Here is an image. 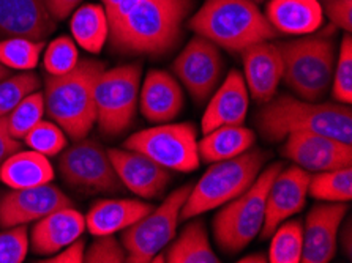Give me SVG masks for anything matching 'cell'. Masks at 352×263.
<instances>
[{
  "label": "cell",
  "mask_w": 352,
  "mask_h": 263,
  "mask_svg": "<svg viewBox=\"0 0 352 263\" xmlns=\"http://www.w3.org/2000/svg\"><path fill=\"white\" fill-rule=\"evenodd\" d=\"M70 29L79 46L92 54H98L109 38L108 13L103 5L85 3L73 12Z\"/></svg>",
  "instance_id": "obj_28"
},
{
  "label": "cell",
  "mask_w": 352,
  "mask_h": 263,
  "mask_svg": "<svg viewBox=\"0 0 352 263\" xmlns=\"http://www.w3.org/2000/svg\"><path fill=\"white\" fill-rule=\"evenodd\" d=\"M24 142L30 150L45 157H56L65 150L67 136L65 131L54 122H38L24 136Z\"/></svg>",
  "instance_id": "obj_33"
},
{
  "label": "cell",
  "mask_w": 352,
  "mask_h": 263,
  "mask_svg": "<svg viewBox=\"0 0 352 263\" xmlns=\"http://www.w3.org/2000/svg\"><path fill=\"white\" fill-rule=\"evenodd\" d=\"M10 76V69L7 67H3L2 63H0V80L8 78Z\"/></svg>",
  "instance_id": "obj_46"
},
{
  "label": "cell",
  "mask_w": 352,
  "mask_h": 263,
  "mask_svg": "<svg viewBox=\"0 0 352 263\" xmlns=\"http://www.w3.org/2000/svg\"><path fill=\"white\" fill-rule=\"evenodd\" d=\"M124 147L146 155L168 170L193 172L201 163L196 128L191 123H160L131 134Z\"/></svg>",
  "instance_id": "obj_10"
},
{
  "label": "cell",
  "mask_w": 352,
  "mask_h": 263,
  "mask_svg": "<svg viewBox=\"0 0 352 263\" xmlns=\"http://www.w3.org/2000/svg\"><path fill=\"white\" fill-rule=\"evenodd\" d=\"M333 100L341 104H351L352 101V38L346 35L341 41L337 63L332 76Z\"/></svg>",
  "instance_id": "obj_36"
},
{
  "label": "cell",
  "mask_w": 352,
  "mask_h": 263,
  "mask_svg": "<svg viewBox=\"0 0 352 263\" xmlns=\"http://www.w3.org/2000/svg\"><path fill=\"white\" fill-rule=\"evenodd\" d=\"M325 13L330 23L349 34L352 29V0H329L325 3Z\"/></svg>",
  "instance_id": "obj_39"
},
{
  "label": "cell",
  "mask_w": 352,
  "mask_h": 263,
  "mask_svg": "<svg viewBox=\"0 0 352 263\" xmlns=\"http://www.w3.org/2000/svg\"><path fill=\"white\" fill-rule=\"evenodd\" d=\"M58 170L68 186L84 194H111L124 186L108 152L98 142L85 137L63 152Z\"/></svg>",
  "instance_id": "obj_11"
},
{
  "label": "cell",
  "mask_w": 352,
  "mask_h": 263,
  "mask_svg": "<svg viewBox=\"0 0 352 263\" xmlns=\"http://www.w3.org/2000/svg\"><path fill=\"white\" fill-rule=\"evenodd\" d=\"M84 254H85V241L78 238L73 241L65 248L60 249L56 254H52L50 260L52 263H82L84 262Z\"/></svg>",
  "instance_id": "obj_40"
},
{
  "label": "cell",
  "mask_w": 352,
  "mask_h": 263,
  "mask_svg": "<svg viewBox=\"0 0 352 263\" xmlns=\"http://www.w3.org/2000/svg\"><path fill=\"white\" fill-rule=\"evenodd\" d=\"M188 27L196 35L236 54L256 43L274 40L278 34L254 0H206Z\"/></svg>",
  "instance_id": "obj_3"
},
{
  "label": "cell",
  "mask_w": 352,
  "mask_h": 263,
  "mask_svg": "<svg viewBox=\"0 0 352 263\" xmlns=\"http://www.w3.org/2000/svg\"><path fill=\"white\" fill-rule=\"evenodd\" d=\"M264 163L265 153L252 148L236 158L212 163L199 181L191 186L180 211V221L215 210L243 194L258 179Z\"/></svg>",
  "instance_id": "obj_5"
},
{
  "label": "cell",
  "mask_w": 352,
  "mask_h": 263,
  "mask_svg": "<svg viewBox=\"0 0 352 263\" xmlns=\"http://www.w3.org/2000/svg\"><path fill=\"white\" fill-rule=\"evenodd\" d=\"M141 65L103 69L95 85V107L100 131L119 136L135 119L141 90Z\"/></svg>",
  "instance_id": "obj_8"
},
{
  "label": "cell",
  "mask_w": 352,
  "mask_h": 263,
  "mask_svg": "<svg viewBox=\"0 0 352 263\" xmlns=\"http://www.w3.org/2000/svg\"><path fill=\"white\" fill-rule=\"evenodd\" d=\"M163 260L168 263H218L209 235L201 221L190 222L174 240L162 251Z\"/></svg>",
  "instance_id": "obj_27"
},
{
  "label": "cell",
  "mask_w": 352,
  "mask_h": 263,
  "mask_svg": "<svg viewBox=\"0 0 352 263\" xmlns=\"http://www.w3.org/2000/svg\"><path fill=\"white\" fill-rule=\"evenodd\" d=\"M281 163L261 172L254 183L243 194L223 205L213 218V237L225 254H237L261 233L265 218V198Z\"/></svg>",
  "instance_id": "obj_6"
},
{
  "label": "cell",
  "mask_w": 352,
  "mask_h": 263,
  "mask_svg": "<svg viewBox=\"0 0 352 263\" xmlns=\"http://www.w3.org/2000/svg\"><path fill=\"white\" fill-rule=\"evenodd\" d=\"M283 79L305 101H319L332 84L335 68L333 41L327 36H305L278 45Z\"/></svg>",
  "instance_id": "obj_7"
},
{
  "label": "cell",
  "mask_w": 352,
  "mask_h": 263,
  "mask_svg": "<svg viewBox=\"0 0 352 263\" xmlns=\"http://www.w3.org/2000/svg\"><path fill=\"white\" fill-rule=\"evenodd\" d=\"M173 69L197 103L213 93L220 82L223 58L220 47L204 36L196 35L175 58Z\"/></svg>",
  "instance_id": "obj_12"
},
{
  "label": "cell",
  "mask_w": 352,
  "mask_h": 263,
  "mask_svg": "<svg viewBox=\"0 0 352 263\" xmlns=\"http://www.w3.org/2000/svg\"><path fill=\"white\" fill-rule=\"evenodd\" d=\"M152 208L148 203L133 198H106L90 208L85 216V227L95 237L114 235L140 221Z\"/></svg>",
  "instance_id": "obj_23"
},
{
  "label": "cell",
  "mask_w": 352,
  "mask_h": 263,
  "mask_svg": "<svg viewBox=\"0 0 352 263\" xmlns=\"http://www.w3.org/2000/svg\"><path fill=\"white\" fill-rule=\"evenodd\" d=\"M311 174L298 165L281 169L272 181L265 198V218L261 237L269 238L286 219L300 213L307 203Z\"/></svg>",
  "instance_id": "obj_14"
},
{
  "label": "cell",
  "mask_w": 352,
  "mask_h": 263,
  "mask_svg": "<svg viewBox=\"0 0 352 263\" xmlns=\"http://www.w3.org/2000/svg\"><path fill=\"white\" fill-rule=\"evenodd\" d=\"M265 18L281 34L308 35L322 25L324 10L318 0H270Z\"/></svg>",
  "instance_id": "obj_24"
},
{
  "label": "cell",
  "mask_w": 352,
  "mask_h": 263,
  "mask_svg": "<svg viewBox=\"0 0 352 263\" xmlns=\"http://www.w3.org/2000/svg\"><path fill=\"white\" fill-rule=\"evenodd\" d=\"M45 114V96L43 93L32 92L21 101L14 109L7 115V126L10 134L14 139H24L36 123L41 122Z\"/></svg>",
  "instance_id": "obj_32"
},
{
  "label": "cell",
  "mask_w": 352,
  "mask_h": 263,
  "mask_svg": "<svg viewBox=\"0 0 352 263\" xmlns=\"http://www.w3.org/2000/svg\"><path fill=\"white\" fill-rule=\"evenodd\" d=\"M243 79L250 96L258 103L274 98L283 79V58L278 45L267 41L256 43L242 52Z\"/></svg>",
  "instance_id": "obj_18"
},
{
  "label": "cell",
  "mask_w": 352,
  "mask_h": 263,
  "mask_svg": "<svg viewBox=\"0 0 352 263\" xmlns=\"http://www.w3.org/2000/svg\"><path fill=\"white\" fill-rule=\"evenodd\" d=\"M0 180L12 190H24L51 183L54 180V169L45 155L34 150H19L0 165Z\"/></svg>",
  "instance_id": "obj_25"
},
{
  "label": "cell",
  "mask_w": 352,
  "mask_h": 263,
  "mask_svg": "<svg viewBox=\"0 0 352 263\" xmlns=\"http://www.w3.org/2000/svg\"><path fill=\"white\" fill-rule=\"evenodd\" d=\"M142 2L144 0H119V3H117V7L113 12V14L109 16V29H111V25L117 23V21L124 18V16L130 12L131 8H135L136 5H140Z\"/></svg>",
  "instance_id": "obj_43"
},
{
  "label": "cell",
  "mask_w": 352,
  "mask_h": 263,
  "mask_svg": "<svg viewBox=\"0 0 352 263\" xmlns=\"http://www.w3.org/2000/svg\"><path fill=\"white\" fill-rule=\"evenodd\" d=\"M43 41H35L23 36L0 40V63L8 69L30 71L38 65Z\"/></svg>",
  "instance_id": "obj_31"
},
{
  "label": "cell",
  "mask_w": 352,
  "mask_h": 263,
  "mask_svg": "<svg viewBox=\"0 0 352 263\" xmlns=\"http://www.w3.org/2000/svg\"><path fill=\"white\" fill-rule=\"evenodd\" d=\"M81 2L82 0H45L47 12L56 21H62L70 16Z\"/></svg>",
  "instance_id": "obj_42"
},
{
  "label": "cell",
  "mask_w": 352,
  "mask_h": 263,
  "mask_svg": "<svg viewBox=\"0 0 352 263\" xmlns=\"http://www.w3.org/2000/svg\"><path fill=\"white\" fill-rule=\"evenodd\" d=\"M308 194L322 202H349L352 198V169L316 172L310 179Z\"/></svg>",
  "instance_id": "obj_29"
},
{
  "label": "cell",
  "mask_w": 352,
  "mask_h": 263,
  "mask_svg": "<svg viewBox=\"0 0 352 263\" xmlns=\"http://www.w3.org/2000/svg\"><path fill=\"white\" fill-rule=\"evenodd\" d=\"M254 2H263V0H254Z\"/></svg>",
  "instance_id": "obj_47"
},
{
  "label": "cell",
  "mask_w": 352,
  "mask_h": 263,
  "mask_svg": "<svg viewBox=\"0 0 352 263\" xmlns=\"http://www.w3.org/2000/svg\"><path fill=\"white\" fill-rule=\"evenodd\" d=\"M258 114V128L269 141L296 133H313L352 144V112L348 104L318 103L289 95L274 96Z\"/></svg>",
  "instance_id": "obj_2"
},
{
  "label": "cell",
  "mask_w": 352,
  "mask_h": 263,
  "mask_svg": "<svg viewBox=\"0 0 352 263\" xmlns=\"http://www.w3.org/2000/svg\"><path fill=\"white\" fill-rule=\"evenodd\" d=\"M140 92L141 112L148 122H173L184 107L182 87L163 69L148 71Z\"/></svg>",
  "instance_id": "obj_22"
},
{
  "label": "cell",
  "mask_w": 352,
  "mask_h": 263,
  "mask_svg": "<svg viewBox=\"0 0 352 263\" xmlns=\"http://www.w3.org/2000/svg\"><path fill=\"white\" fill-rule=\"evenodd\" d=\"M79 52L76 43L68 36H58L47 45L45 52V68L51 76H63L78 65Z\"/></svg>",
  "instance_id": "obj_35"
},
{
  "label": "cell",
  "mask_w": 352,
  "mask_h": 263,
  "mask_svg": "<svg viewBox=\"0 0 352 263\" xmlns=\"http://www.w3.org/2000/svg\"><path fill=\"white\" fill-rule=\"evenodd\" d=\"M21 142L14 139L8 131L7 115L0 117V165L5 163V159L12 157L13 153L19 152Z\"/></svg>",
  "instance_id": "obj_41"
},
{
  "label": "cell",
  "mask_w": 352,
  "mask_h": 263,
  "mask_svg": "<svg viewBox=\"0 0 352 263\" xmlns=\"http://www.w3.org/2000/svg\"><path fill=\"white\" fill-rule=\"evenodd\" d=\"M283 157L298 168L311 172H325L352 165V144L313 133H296L286 137Z\"/></svg>",
  "instance_id": "obj_13"
},
{
  "label": "cell",
  "mask_w": 352,
  "mask_h": 263,
  "mask_svg": "<svg viewBox=\"0 0 352 263\" xmlns=\"http://www.w3.org/2000/svg\"><path fill=\"white\" fill-rule=\"evenodd\" d=\"M62 207H72V201L54 185L13 190L0 198V227L10 229L38 221Z\"/></svg>",
  "instance_id": "obj_15"
},
{
  "label": "cell",
  "mask_w": 352,
  "mask_h": 263,
  "mask_svg": "<svg viewBox=\"0 0 352 263\" xmlns=\"http://www.w3.org/2000/svg\"><path fill=\"white\" fill-rule=\"evenodd\" d=\"M125 260L126 251L113 235H101L84 254V262L87 263H122Z\"/></svg>",
  "instance_id": "obj_38"
},
{
  "label": "cell",
  "mask_w": 352,
  "mask_h": 263,
  "mask_svg": "<svg viewBox=\"0 0 352 263\" xmlns=\"http://www.w3.org/2000/svg\"><path fill=\"white\" fill-rule=\"evenodd\" d=\"M250 93L245 84L243 74L231 69L223 84L213 93L201 119L202 134L215 130L218 126L243 125L248 114Z\"/></svg>",
  "instance_id": "obj_20"
},
{
  "label": "cell",
  "mask_w": 352,
  "mask_h": 263,
  "mask_svg": "<svg viewBox=\"0 0 352 263\" xmlns=\"http://www.w3.org/2000/svg\"><path fill=\"white\" fill-rule=\"evenodd\" d=\"M191 191V185H185L170 192L162 205L152 208L146 216L130 227L122 230V246L126 251L130 263H147L160 254L177 235L180 211Z\"/></svg>",
  "instance_id": "obj_9"
},
{
  "label": "cell",
  "mask_w": 352,
  "mask_h": 263,
  "mask_svg": "<svg viewBox=\"0 0 352 263\" xmlns=\"http://www.w3.org/2000/svg\"><path fill=\"white\" fill-rule=\"evenodd\" d=\"M104 65L97 60H79L70 73L46 78L45 111L73 141L84 139L97 123L95 85Z\"/></svg>",
  "instance_id": "obj_4"
},
{
  "label": "cell",
  "mask_w": 352,
  "mask_h": 263,
  "mask_svg": "<svg viewBox=\"0 0 352 263\" xmlns=\"http://www.w3.org/2000/svg\"><path fill=\"white\" fill-rule=\"evenodd\" d=\"M108 155L122 185L133 194L142 198H153L166 190L170 181L169 170L147 158L146 155L126 148H113Z\"/></svg>",
  "instance_id": "obj_17"
},
{
  "label": "cell",
  "mask_w": 352,
  "mask_h": 263,
  "mask_svg": "<svg viewBox=\"0 0 352 263\" xmlns=\"http://www.w3.org/2000/svg\"><path fill=\"white\" fill-rule=\"evenodd\" d=\"M303 251V225L297 219L281 222L272 233L267 259L272 263H298Z\"/></svg>",
  "instance_id": "obj_30"
},
{
  "label": "cell",
  "mask_w": 352,
  "mask_h": 263,
  "mask_svg": "<svg viewBox=\"0 0 352 263\" xmlns=\"http://www.w3.org/2000/svg\"><path fill=\"white\" fill-rule=\"evenodd\" d=\"M256 136L252 130L243 125L218 126L215 130L204 134L197 142L199 158L204 163H218L236 158L239 155L248 152L253 147Z\"/></svg>",
  "instance_id": "obj_26"
},
{
  "label": "cell",
  "mask_w": 352,
  "mask_h": 263,
  "mask_svg": "<svg viewBox=\"0 0 352 263\" xmlns=\"http://www.w3.org/2000/svg\"><path fill=\"white\" fill-rule=\"evenodd\" d=\"M28 251L29 237L25 225H16L0 232V263L24 262Z\"/></svg>",
  "instance_id": "obj_37"
},
{
  "label": "cell",
  "mask_w": 352,
  "mask_h": 263,
  "mask_svg": "<svg viewBox=\"0 0 352 263\" xmlns=\"http://www.w3.org/2000/svg\"><path fill=\"white\" fill-rule=\"evenodd\" d=\"M40 87V80L34 73H23L0 80V117L8 115L25 96Z\"/></svg>",
  "instance_id": "obj_34"
},
{
  "label": "cell",
  "mask_w": 352,
  "mask_h": 263,
  "mask_svg": "<svg viewBox=\"0 0 352 263\" xmlns=\"http://www.w3.org/2000/svg\"><path fill=\"white\" fill-rule=\"evenodd\" d=\"M56 29L45 0H0V40L23 36L43 41Z\"/></svg>",
  "instance_id": "obj_19"
},
{
  "label": "cell",
  "mask_w": 352,
  "mask_h": 263,
  "mask_svg": "<svg viewBox=\"0 0 352 263\" xmlns=\"http://www.w3.org/2000/svg\"><path fill=\"white\" fill-rule=\"evenodd\" d=\"M348 205L343 202H325L313 207L303 227V263H329L338 248V233Z\"/></svg>",
  "instance_id": "obj_16"
},
{
  "label": "cell",
  "mask_w": 352,
  "mask_h": 263,
  "mask_svg": "<svg viewBox=\"0 0 352 263\" xmlns=\"http://www.w3.org/2000/svg\"><path fill=\"white\" fill-rule=\"evenodd\" d=\"M239 262H242V263H265V262H269V259H267V255H264V254H252V255H247V257H242V260H239Z\"/></svg>",
  "instance_id": "obj_44"
},
{
  "label": "cell",
  "mask_w": 352,
  "mask_h": 263,
  "mask_svg": "<svg viewBox=\"0 0 352 263\" xmlns=\"http://www.w3.org/2000/svg\"><path fill=\"white\" fill-rule=\"evenodd\" d=\"M101 5H103L104 7V10H106V13H108V18L111 14H113V12L116 10V7H117V3H119V0H101Z\"/></svg>",
  "instance_id": "obj_45"
},
{
  "label": "cell",
  "mask_w": 352,
  "mask_h": 263,
  "mask_svg": "<svg viewBox=\"0 0 352 263\" xmlns=\"http://www.w3.org/2000/svg\"><path fill=\"white\" fill-rule=\"evenodd\" d=\"M85 218L73 207H62L36 221L32 229V251L40 255H52L73 241L81 238Z\"/></svg>",
  "instance_id": "obj_21"
},
{
  "label": "cell",
  "mask_w": 352,
  "mask_h": 263,
  "mask_svg": "<svg viewBox=\"0 0 352 263\" xmlns=\"http://www.w3.org/2000/svg\"><path fill=\"white\" fill-rule=\"evenodd\" d=\"M191 0H144L111 25L114 49L126 54L162 56L180 36Z\"/></svg>",
  "instance_id": "obj_1"
}]
</instances>
